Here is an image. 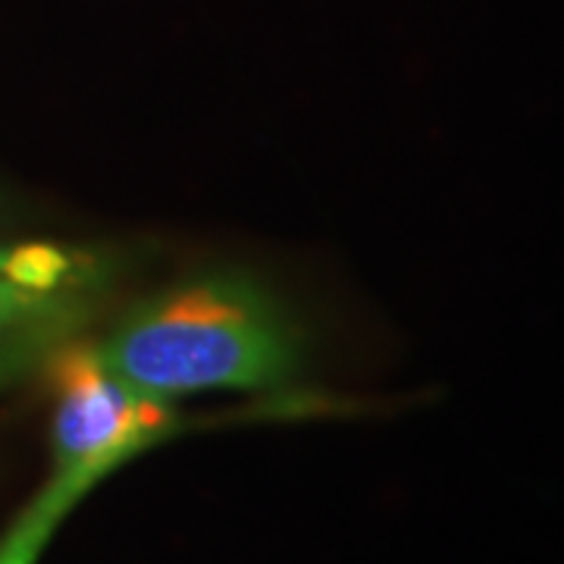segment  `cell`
Here are the masks:
<instances>
[{"instance_id": "obj_6", "label": "cell", "mask_w": 564, "mask_h": 564, "mask_svg": "<svg viewBox=\"0 0 564 564\" xmlns=\"http://www.w3.org/2000/svg\"><path fill=\"white\" fill-rule=\"evenodd\" d=\"M22 358H29V345H22V343H0V386L7 383L10 377H13V370L20 367Z\"/></svg>"}, {"instance_id": "obj_2", "label": "cell", "mask_w": 564, "mask_h": 564, "mask_svg": "<svg viewBox=\"0 0 564 564\" xmlns=\"http://www.w3.org/2000/svg\"><path fill=\"white\" fill-rule=\"evenodd\" d=\"M51 480L82 496L180 430L173 402L126 383L98 358L95 345H76L57 355L51 364Z\"/></svg>"}, {"instance_id": "obj_3", "label": "cell", "mask_w": 564, "mask_h": 564, "mask_svg": "<svg viewBox=\"0 0 564 564\" xmlns=\"http://www.w3.org/2000/svg\"><path fill=\"white\" fill-rule=\"evenodd\" d=\"M85 496L47 477L39 496L13 518V524L0 536V564H39L41 552L47 549L57 527Z\"/></svg>"}, {"instance_id": "obj_1", "label": "cell", "mask_w": 564, "mask_h": 564, "mask_svg": "<svg viewBox=\"0 0 564 564\" xmlns=\"http://www.w3.org/2000/svg\"><path fill=\"white\" fill-rule=\"evenodd\" d=\"M95 351L126 383L170 402L276 389L302 364V345L280 304L229 273L180 282L135 304Z\"/></svg>"}, {"instance_id": "obj_4", "label": "cell", "mask_w": 564, "mask_h": 564, "mask_svg": "<svg viewBox=\"0 0 564 564\" xmlns=\"http://www.w3.org/2000/svg\"><path fill=\"white\" fill-rule=\"evenodd\" d=\"M85 261L73 251L54 245H13L0 248V276L22 282L39 292H63L66 285L82 282Z\"/></svg>"}, {"instance_id": "obj_5", "label": "cell", "mask_w": 564, "mask_h": 564, "mask_svg": "<svg viewBox=\"0 0 564 564\" xmlns=\"http://www.w3.org/2000/svg\"><path fill=\"white\" fill-rule=\"evenodd\" d=\"M63 311H66L63 292H39L0 276V336L41 329L47 323L61 321Z\"/></svg>"}]
</instances>
